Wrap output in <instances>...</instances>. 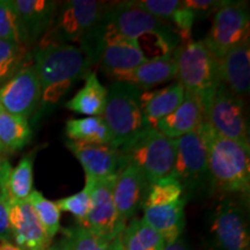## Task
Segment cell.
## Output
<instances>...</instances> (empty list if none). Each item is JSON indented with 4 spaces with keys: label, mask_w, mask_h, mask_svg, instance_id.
Here are the masks:
<instances>
[{
    "label": "cell",
    "mask_w": 250,
    "mask_h": 250,
    "mask_svg": "<svg viewBox=\"0 0 250 250\" xmlns=\"http://www.w3.org/2000/svg\"><path fill=\"white\" fill-rule=\"evenodd\" d=\"M95 62L85 49L74 44L39 46L34 67L39 77L42 101L55 104L78 81L85 79Z\"/></svg>",
    "instance_id": "obj_1"
},
{
    "label": "cell",
    "mask_w": 250,
    "mask_h": 250,
    "mask_svg": "<svg viewBox=\"0 0 250 250\" xmlns=\"http://www.w3.org/2000/svg\"><path fill=\"white\" fill-rule=\"evenodd\" d=\"M206 149L212 189L248 197L250 192V146L215 132L205 121L198 127Z\"/></svg>",
    "instance_id": "obj_2"
},
{
    "label": "cell",
    "mask_w": 250,
    "mask_h": 250,
    "mask_svg": "<svg viewBox=\"0 0 250 250\" xmlns=\"http://www.w3.org/2000/svg\"><path fill=\"white\" fill-rule=\"evenodd\" d=\"M111 2L98 0H70L56 11L49 29L40 40L39 46L51 44H83L105 21Z\"/></svg>",
    "instance_id": "obj_3"
},
{
    "label": "cell",
    "mask_w": 250,
    "mask_h": 250,
    "mask_svg": "<svg viewBox=\"0 0 250 250\" xmlns=\"http://www.w3.org/2000/svg\"><path fill=\"white\" fill-rule=\"evenodd\" d=\"M142 89L121 81H114L108 87L107 103L103 111V120L111 134V145L121 149L148 127L142 110Z\"/></svg>",
    "instance_id": "obj_4"
},
{
    "label": "cell",
    "mask_w": 250,
    "mask_h": 250,
    "mask_svg": "<svg viewBox=\"0 0 250 250\" xmlns=\"http://www.w3.org/2000/svg\"><path fill=\"white\" fill-rule=\"evenodd\" d=\"M179 83L186 92L196 94L202 102L220 85L219 64L202 41L182 43L173 51Z\"/></svg>",
    "instance_id": "obj_5"
},
{
    "label": "cell",
    "mask_w": 250,
    "mask_h": 250,
    "mask_svg": "<svg viewBox=\"0 0 250 250\" xmlns=\"http://www.w3.org/2000/svg\"><path fill=\"white\" fill-rule=\"evenodd\" d=\"M120 151L126 164L137 166L149 184L170 175L176 155L175 139L164 136L154 127L146 129Z\"/></svg>",
    "instance_id": "obj_6"
},
{
    "label": "cell",
    "mask_w": 250,
    "mask_h": 250,
    "mask_svg": "<svg viewBox=\"0 0 250 250\" xmlns=\"http://www.w3.org/2000/svg\"><path fill=\"white\" fill-rule=\"evenodd\" d=\"M208 250H250L249 219L245 205L224 199L208 218Z\"/></svg>",
    "instance_id": "obj_7"
},
{
    "label": "cell",
    "mask_w": 250,
    "mask_h": 250,
    "mask_svg": "<svg viewBox=\"0 0 250 250\" xmlns=\"http://www.w3.org/2000/svg\"><path fill=\"white\" fill-rule=\"evenodd\" d=\"M204 118L215 132L225 138L249 145V126L245 100L234 95L224 85L203 101Z\"/></svg>",
    "instance_id": "obj_8"
},
{
    "label": "cell",
    "mask_w": 250,
    "mask_h": 250,
    "mask_svg": "<svg viewBox=\"0 0 250 250\" xmlns=\"http://www.w3.org/2000/svg\"><path fill=\"white\" fill-rule=\"evenodd\" d=\"M250 13L248 2L229 1L213 15L212 26L202 41L215 59L223 58L234 46L249 39Z\"/></svg>",
    "instance_id": "obj_9"
},
{
    "label": "cell",
    "mask_w": 250,
    "mask_h": 250,
    "mask_svg": "<svg viewBox=\"0 0 250 250\" xmlns=\"http://www.w3.org/2000/svg\"><path fill=\"white\" fill-rule=\"evenodd\" d=\"M105 21L127 39L138 41L146 36H160L175 48L181 44V40L169 23L148 14L136 1L111 2Z\"/></svg>",
    "instance_id": "obj_10"
},
{
    "label": "cell",
    "mask_w": 250,
    "mask_h": 250,
    "mask_svg": "<svg viewBox=\"0 0 250 250\" xmlns=\"http://www.w3.org/2000/svg\"><path fill=\"white\" fill-rule=\"evenodd\" d=\"M175 148L176 155L170 176L182 184L188 199L190 192L210 183L208 149L198 129L175 139Z\"/></svg>",
    "instance_id": "obj_11"
},
{
    "label": "cell",
    "mask_w": 250,
    "mask_h": 250,
    "mask_svg": "<svg viewBox=\"0 0 250 250\" xmlns=\"http://www.w3.org/2000/svg\"><path fill=\"white\" fill-rule=\"evenodd\" d=\"M115 179L116 175L102 179H93L90 206L83 226L108 242H111L120 236L125 228V225L122 224L118 219L112 198Z\"/></svg>",
    "instance_id": "obj_12"
},
{
    "label": "cell",
    "mask_w": 250,
    "mask_h": 250,
    "mask_svg": "<svg viewBox=\"0 0 250 250\" xmlns=\"http://www.w3.org/2000/svg\"><path fill=\"white\" fill-rule=\"evenodd\" d=\"M99 61L101 70L116 80L122 74L134 70L147 59L137 40L121 35L105 21Z\"/></svg>",
    "instance_id": "obj_13"
},
{
    "label": "cell",
    "mask_w": 250,
    "mask_h": 250,
    "mask_svg": "<svg viewBox=\"0 0 250 250\" xmlns=\"http://www.w3.org/2000/svg\"><path fill=\"white\" fill-rule=\"evenodd\" d=\"M42 101L39 77L34 65L22 66L0 87V108L28 120Z\"/></svg>",
    "instance_id": "obj_14"
},
{
    "label": "cell",
    "mask_w": 250,
    "mask_h": 250,
    "mask_svg": "<svg viewBox=\"0 0 250 250\" xmlns=\"http://www.w3.org/2000/svg\"><path fill=\"white\" fill-rule=\"evenodd\" d=\"M149 186L151 184L144 176L143 171L132 164H127L116 175L112 188V198L118 219L125 226L144 208Z\"/></svg>",
    "instance_id": "obj_15"
},
{
    "label": "cell",
    "mask_w": 250,
    "mask_h": 250,
    "mask_svg": "<svg viewBox=\"0 0 250 250\" xmlns=\"http://www.w3.org/2000/svg\"><path fill=\"white\" fill-rule=\"evenodd\" d=\"M66 147L83 166L86 176L92 179L117 175L127 165L120 149L105 144H87L68 140Z\"/></svg>",
    "instance_id": "obj_16"
},
{
    "label": "cell",
    "mask_w": 250,
    "mask_h": 250,
    "mask_svg": "<svg viewBox=\"0 0 250 250\" xmlns=\"http://www.w3.org/2000/svg\"><path fill=\"white\" fill-rule=\"evenodd\" d=\"M9 227L12 239L22 250H45L51 245L28 199L9 198Z\"/></svg>",
    "instance_id": "obj_17"
},
{
    "label": "cell",
    "mask_w": 250,
    "mask_h": 250,
    "mask_svg": "<svg viewBox=\"0 0 250 250\" xmlns=\"http://www.w3.org/2000/svg\"><path fill=\"white\" fill-rule=\"evenodd\" d=\"M220 83L243 99L250 90V40L230 49L218 61Z\"/></svg>",
    "instance_id": "obj_18"
},
{
    "label": "cell",
    "mask_w": 250,
    "mask_h": 250,
    "mask_svg": "<svg viewBox=\"0 0 250 250\" xmlns=\"http://www.w3.org/2000/svg\"><path fill=\"white\" fill-rule=\"evenodd\" d=\"M20 20L24 45L30 46L49 29L59 2L50 0H12Z\"/></svg>",
    "instance_id": "obj_19"
},
{
    "label": "cell",
    "mask_w": 250,
    "mask_h": 250,
    "mask_svg": "<svg viewBox=\"0 0 250 250\" xmlns=\"http://www.w3.org/2000/svg\"><path fill=\"white\" fill-rule=\"evenodd\" d=\"M204 118V108L201 98L186 92L180 107L154 124V129L170 139H177L196 131Z\"/></svg>",
    "instance_id": "obj_20"
},
{
    "label": "cell",
    "mask_w": 250,
    "mask_h": 250,
    "mask_svg": "<svg viewBox=\"0 0 250 250\" xmlns=\"http://www.w3.org/2000/svg\"><path fill=\"white\" fill-rule=\"evenodd\" d=\"M177 77V66L173 54L148 59L134 70L122 74L115 81L126 83L148 90L153 87L174 80Z\"/></svg>",
    "instance_id": "obj_21"
},
{
    "label": "cell",
    "mask_w": 250,
    "mask_h": 250,
    "mask_svg": "<svg viewBox=\"0 0 250 250\" xmlns=\"http://www.w3.org/2000/svg\"><path fill=\"white\" fill-rule=\"evenodd\" d=\"M186 203L187 199H182L171 204L144 208L143 220L160 234L166 245L173 243L182 236L186 225Z\"/></svg>",
    "instance_id": "obj_22"
},
{
    "label": "cell",
    "mask_w": 250,
    "mask_h": 250,
    "mask_svg": "<svg viewBox=\"0 0 250 250\" xmlns=\"http://www.w3.org/2000/svg\"><path fill=\"white\" fill-rule=\"evenodd\" d=\"M184 94L186 90L179 81H175L165 88L143 90L140 104L147 123L154 127L159 120L176 110L183 101Z\"/></svg>",
    "instance_id": "obj_23"
},
{
    "label": "cell",
    "mask_w": 250,
    "mask_h": 250,
    "mask_svg": "<svg viewBox=\"0 0 250 250\" xmlns=\"http://www.w3.org/2000/svg\"><path fill=\"white\" fill-rule=\"evenodd\" d=\"M107 87L102 85L95 72H89L85 78L83 88L65 103V108L87 117L102 116L107 103Z\"/></svg>",
    "instance_id": "obj_24"
},
{
    "label": "cell",
    "mask_w": 250,
    "mask_h": 250,
    "mask_svg": "<svg viewBox=\"0 0 250 250\" xmlns=\"http://www.w3.org/2000/svg\"><path fill=\"white\" fill-rule=\"evenodd\" d=\"M65 134L71 142L111 145L110 131L102 116L70 118L65 123Z\"/></svg>",
    "instance_id": "obj_25"
},
{
    "label": "cell",
    "mask_w": 250,
    "mask_h": 250,
    "mask_svg": "<svg viewBox=\"0 0 250 250\" xmlns=\"http://www.w3.org/2000/svg\"><path fill=\"white\" fill-rule=\"evenodd\" d=\"M125 250H165L166 242L160 234L143 219L133 218L121 234Z\"/></svg>",
    "instance_id": "obj_26"
},
{
    "label": "cell",
    "mask_w": 250,
    "mask_h": 250,
    "mask_svg": "<svg viewBox=\"0 0 250 250\" xmlns=\"http://www.w3.org/2000/svg\"><path fill=\"white\" fill-rule=\"evenodd\" d=\"M31 138L28 120L11 115L0 108V146L5 154L23 148Z\"/></svg>",
    "instance_id": "obj_27"
},
{
    "label": "cell",
    "mask_w": 250,
    "mask_h": 250,
    "mask_svg": "<svg viewBox=\"0 0 250 250\" xmlns=\"http://www.w3.org/2000/svg\"><path fill=\"white\" fill-rule=\"evenodd\" d=\"M33 165V156L26 155L14 168H12L7 182L9 198L23 201L28 199L34 191Z\"/></svg>",
    "instance_id": "obj_28"
},
{
    "label": "cell",
    "mask_w": 250,
    "mask_h": 250,
    "mask_svg": "<svg viewBox=\"0 0 250 250\" xmlns=\"http://www.w3.org/2000/svg\"><path fill=\"white\" fill-rule=\"evenodd\" d=\"M109 243L77 224L62 230V239L58 245L62 250H108Z\"/></svg>",
    "instance_id": "obj_29"
},
{
    "label": "cell",
    "mask_w": 250,
    "mask_h": 250,
    "mask_svg": "<svg viewBox=\"0 0 250 250\" xmlns=\"http://www.w3.org/2000/svg\"><path fill=\"white\" fill-rule=\"evenodd\" d=\"M28 201L33 206L46 235L52 240L61 230V211L56 205V202L45 198L42 193L35 190L28 197Z\"/></svg>",
    "instance_id": "obj_30"
},
{
    "label": "cell",
    "mask_w": 250,
    "mask_h": 250,
    "mask_svg": "<svg viewBox=\"0 0 250 250\" xmlns=\"http://www.w3.org/2000/svg\"><path fill=\"white\" fill-rule=\"evenodd\" d=\"M182 199H187L182 184L176 179L171 177L170 175H168L165 179L149 186L147 198H146L144 208L171 204V203L180 202Z\"/></svg>",
    "instance_id": "obj_31"
},
{
    "label": "cell",
    "mask_w": 250,
    "mask_h": 250,
    "mask_svg": "<svg viewBox=\"0 0 250 250\" xmlns=\"http://www.w3.org/2000/svg\"><path fill=\"white\" fill-rule=\"evenodd\" d=\"M92 177L86 176L85 187L79 192L74 195L64 197V198L58 199L56 202V205L58 206L59 211L68 212L77 219L78 225L85 226L87 214H88L89 206H90V191H92Z\"/></svg>",
    "instance_id": "obj_32"
},
{
    "label": "cell",
    "mask_w": 250,
    "mask_h": 250,
    "mask_svg": "<svg viewBox=\"0 0 250 250\" xmlns=\"http://www.w3.org/2000/svg\"><path fill=\"white\" fill-rule=\"evenodd\" d=\"M26 50L23 45L0 40V87L22 67Z\"/></svg>",
    "instance_id": "obj_33"
},
{
    "label": "cell",
    "mask_w": 250,
    "mask_h": 250,
    "mask_svg": "<svg viewBox=\"0 0 250 250\" xmlns=\"http://www.w3.org/2000/svg\"><path fill=\"white\" fill-rule=\"evenodd\" d=\"M0 40L24 45V37L12 0H0Z\"/></svg>",
    "instance_id": "obj_34"
},
{
    "label": "cell",
    "mask_w": 250,
    "mask_h": 250,
    "mask_svg": "<svg viewBox=\"0 0 250 250\" xmlns=\"http://www.w3.org/2000/svg\"><path fill=\"white\" fill-rule=\"evenodd\" d=\"M11 165L6 160L0 168V240L12 241L11 227H9V195L8 176L11 173Z\"/></svg>",
    "instance_id": "obj_35"
},
{
    "label": "cell",
    "mask_w": 250,
    "mask_h": 250,
    "mask_svg": "<svg viewBox=\"0 0 250 250\" xmlns=\"http://www.w3.org/2000/svg\"><path fill=\"white\" fill-rule=\"evenodd\" d=\"M136 4L156 19L169 22L173 15L183 6V1L181 0H139V1H136Z\"/></svg>",
    "instance_id": "obj_36"
},
{
    "label": "cell",
    "mask_w": 250,
    "mask_h": 250,
    "mask_svg": "<svg viewBox=\"0 0 250 250\" xmlns=\"http://www.w3.org/2000/svg\"><path fill=\"white\" fill-rule=\"evenodd\" d=\"M227 0H186L183 5L192 12L197 19H206L226 4Z\"/></svg>",
    "instance_id": "obj_37"
},
{
    "label": "cell",
    "mask_w": 250,
    "mask_h": 250,
    "mask_svg": "<svg viewBox=\"0 0 250 250\" xmlns=\"http://www.w3.org/2000/svg\"><path fill=\"white\" fill-rule=\"evenodd\" d=\"M165 250H190V248H189V246L187 245L186 240L181 236L180 239H177L175 242L166 245Z\"/></svg>",
    "instance_id": "obj_38"
},
{
    "label": "cell",
    "mask_w": 250,
    "mask_h": 250,
    "mask_svg": "<svg viewBox=\"0 0 250 250\" xmlns=\"http://www.w3.org/2000/svg\"><path fill=\"white\" fill-rule=\"evenodd\" d=\"M0 250H22V249L19 248V247L12 241L0 240Z\"/></svg>",
    "instance_id": "obj_39"
},
{
    "label": "cell",
    "mask_w": 250,
    "mask_h": 250,
    "mask_svg": "<svg viewBox=\"0 0 250 250\" xmlns=\"http://www.w3.org/2000/svg\"><path fill=\"white\" fill-rule=\"evenodd\" d=\"M108 250H125L123 247V243H122L121 235L117 236L116 239H114L110 243H109Z\"/></svg>",
    "instance_id": "obj_40"
},
{
    "label": "cell",
    "mask_w": 250,
    "mask_h": 250,
    "mask_svg": "<svg viewBox=\"0 0 250 250\" xmlns=\"http://www.w3.org/2000/svg\"><path fill=\"white\" fill-rule=\"evenodd\" d=\"M45 250H62V249H61V247H59L58 243H56V245H50Z\"/></svg>",
    "instance_id": "obj_41"
},
{
    "label": "cell",
    "mask_w": 250,
    "mask_h": 250,
    "mask_svg": "<svg viewBox=\"0 0 250 250\" xmlns=\"http://www.w3.org/2000/svg\"><path fill=\"white\" fill-rule=\"evenodd\" d=\"M6 161V159L4 158V155H1L0 154V168H1V166L4 165V162Z\"/></svg>",
    "instance_id": "obj_42"
},
{
    "label": "cell",
    "mask_w": 250,
    "mask_h": 250,
    "mask_svg": "<svg viewBox=\"0 0 250 250\" xmlns=\"http://www.w3.org/2000/svg\"><path fill=\"white\" fill-rule=\"evenodd\" d=\"M0 154H1V155H4V154H5L4 149H2V147H1V146H0Z\"/></svg>",
    "instance_id": "obj_43"
}]
</instances>
